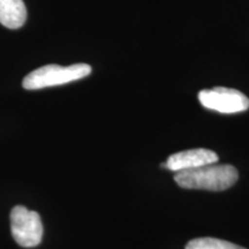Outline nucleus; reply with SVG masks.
Instances as JSON below:
<instances>
[{"instance_id":"f257e3e1","label":"nucleus","mask_w":249,"mask_h":249,"mask_svg":"<svg viewBox=\"0 0 249 249\" xmlns=\"http://www.w3.org/2000/svg\"><path fill=\"white\" fill-rule=\"evenodd\" d=\"M239 173L229 164H209L197 169L177 172L174 181L186 189H203L210 192H223L231 188L238 181Z\"/></svg>"},{"instance_id":"7ed1b4c3","label":"nucleus","mask_w":249,"mask_h":249,"mask_svg":"<svg viewBox=\"0 0 249 249\" xmlns=\"http://www.w3.org/2000/svg\"><path fill=\"white\" fill-rule=\"evenodd\" d=\"M11 231L14 240L23 248H33L40 244L43 224L36 211L17 205L11 211Z\"/></svg>"},{"instance_id":"f03ea898","label":"nucleus","mask_w":249,"mask_h":249,"mask_svg":"<svg viewBox=\"0 0 249 249\" xmlns=\"http://www.w3.org/2000/svg\"><path fill=\"white\" fill-rule=\"evenodd\" d=\"M90 73L91 67L87 64H74L67 67L59 65H46L28 74L23 79L22 86L27 90L49 88L81 80L88 76Z\"/></svg>"},{"instance_id":"39448f33","label":"nucleus","mask_w":249,"mask_h":249,"mask_svg":"<svg viewBox=\"0 0 249 249\" xmlns=\"http://www.w3.org/2000/svg\"><path fill=\"white\" fill-rule=\"evenodd\" d=\"M218 161V155L209 149H192L171 155L166 160V169L173 172L193 170L204 165L213 164Z\"/></svg>"},{"instance_id":"20e7f679","label":"nucleus","mask_w":249,"mask_h":249,"mask_svg":"<svg viewBox=\"0 0 249 249\" xmlns=\"http://www.w3.org/2000/svg\"><path fill=\"white\" fill-rule=\"evenodd\" d=\"M198 101L204 107L220 113H239L249 108V98L236 89L216 87L201 90Z\"/></svg>"},{"instance_id":"0eeeda50","label":"nucleus","mask_w":249,"mask_h":249,"mask_svg":"<svg viewBox=\"0 0 249 249\" xmlns=\"http://www.w3.org/2000/svg\"><path fill=\"white\" fill-rule=\"evenodd\" d=\"M186 249H246L226 240L216 238L193 239L186 245Z\"/></svg>"},{"instance_id":"423d86ee","label":"nucleus","mask_w":249,"mask_h":249,"mask_svg":"<svg viewBox=\"0 0 249 249\" xmlns=\"http://www.w3.org/2000/svg\"><path fill=\"white\" fill-rule=\"evenodd\" d=\"M27 20L23 0H0V23L9 29L22 27Z\"/></svg>"}]
</instances>
